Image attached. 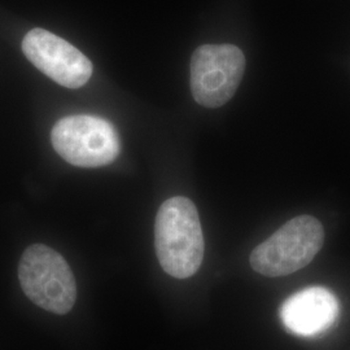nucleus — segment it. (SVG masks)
I'll return each instance as SVG.
<instances>
[{"instance_id":"f257e3e1","label":"nucleus","mask_w":350,"mask_h":350,"mask_svg":"<svg viewBox=\"0 0 350 350\" xmlns=\"http://www.w3.org/2000/svg\"><path fill=\"white\" fill-rule=\"evenodd\" d=\"M154 245L163 271L186 279L198 273L204 258V235L192 201L175 196L160 206L154 224Z\"/></svg>"},{"instance_id":"f03ea898","label":"nucleus","mask_w":350,"mask_h":350,"mask_svg":"<svg viewBox=\"0 0 350 350\" xmlns=\"http://www.w3.org/2000/svg\"><path fill=\"white\" fill-rule=\"evenodd\" d=\"M323 243L322 224L312 215H299L254 248L250 266L261 275H289L312 262Z\"/></svg>"},{"instance_id":"7ed1b4c3","label":"nucleus","mask_w":350,"mask_h":350,"mask_svg":"<svg viewBox=\"0 0 350 350\" xmlns=\"http://www.w3.org/2000/svg\"><path fill=\"white\" fill-rule=\"evenodd\" d=\"M18 279L27 299L50 313H69L77 299V284L63 256L44 244L24 252L18 265Z\"/></svg>"},{"instance_id":"20e7f679","label":"nucleus","mask_w":350,"mask_h":350,"mask_svg":"<svg viewBox=\"0 0 350 350\" xmlns=\"http://www.w3.org/2000/svg\"><path fill=\"white\" fill-rule=\"evenodd\" d=\"M51 142L66 163L79 167L109 165L121 148L114 126L88 114L69 116L57 121L52 129Z\"/></svg>"},{"instance_id":"39448f33","label":"nucleus","mask_w":350,"mask_h":350,"mask_svg":"<svg viewBox=\"0 0 350 350\" xmlns=\"http://www.w3.org/2000/svg\"><path fill=\"white\" fill-rule=\"evenodd\" d=\"M189 70L193 99L205 108H219L237 92L245 57L234 44H205L193 52Z\"/></svg>"},{"instance_id":"423d86ee","label":"nucleus","mask_w":350,"mask_h":350,"mask_svg":"<svg viewBox=\"0 0 350 350\" xmlns=\"http://www.w3.org/2000/svg\"><path fill=\"white\" fill-rule=\"evenodd\" d=\"M23 52L38 70L64 88H82L92 75V64L81 51L40 27L24 37Z\"/></svg>"},{"instance_id":"0eeeda50","label":"nucleus","mask_w":350,"mask_h":350,"mask_svg":"<svg viewBox=\"0 0 350 350\" xmlns=\"http://www.w3.org/2000/svg\"><path fill=\"white\" fill-rule=\"evenodd\" d=\"M336 296L325 287H308L289 296L280 308V319L288 332L312 338L323 334L338 319Z\"/></svg>"}]
</instances>
